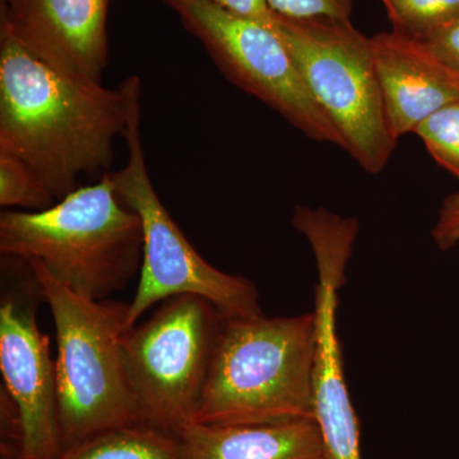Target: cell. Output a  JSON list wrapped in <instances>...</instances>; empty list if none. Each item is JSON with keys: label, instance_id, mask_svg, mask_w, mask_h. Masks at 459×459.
I'll return each mask as SVG.
<instances>
[{"label": "cell", "instance_id": "obj_1", "mask_svg": "<svg viewBox=\"0 0 459 459\" xmlns=\"http://www.w3.org/2000/svg\"><path fill=\"white\" fill-rule=\"evenodd\" d=\"M129 108L128 80L108 89L57 72L0 27V152L25 162L54 199L108 172Z\"/></svg>", "mask_w": 459, "mask_h": 459}, {"label": "cell", "instance_id": "obj_2", "mask_svg": "<svg viewBox=\"0 0 459 459\" xmlns=\"http://www.w3.org/2000/svg\"><path fill=\"white\" fill-rule=\"evenodd\" d=\"M314 312L223 318L193 424L270 425L314 419Z\"/></svg>", "mask_w": 459, "mask_h": 459}, {"label": "cell", "instance_id": "obj_3", "mask_svg": "<svg viewBox=\"0 0 459 459\" xmlns=\"http://www.w3.org/2000/svg\"><path fill=\"white\" fill-rule=\"evenodd\" d=\"M0 253L40 262L75 294L108 300L140 273L143 229L107 172L48 210L2 212Z\"/></svg>", "mask_w": 459, "mask_h": 459}, {"label": "cell", "instance_id": "obj_4", "mask_svg": "<svg viewBox=\"0 0 459 459\" xmlns=\"http://www.w3.org/2000/svg\"><path fill=\"white\" fill-rule=\"evenodd\" d=\"M56 325L63 451L108 429L143 425L123 360L129 303L75 294L38 261H25Z\"/></svg>", "mask_w": 459, "mask_h": 459}, {"label": "cell", "instance_id": "obj_5", "mask_svg": "<svg viewBox=\"0 0 459 459\" xmlns=\"http://www.w3.org/2000/svg\"><path fill=\"white\" fill-rule=\"evenodd\" d=\"M128 83L131 108L123 134L128 159L122 169L108 175L117 198L140 216L143 229V259L137 291L129 303V328L153 305L179 295L202 296L226 318L263 314L255 283L205 262L157 195L142 143L141 78L131 75Z\"/></svg>", "mask_w": 459, "mask_h": 459}, {"label": "cell", "instance_id": "obj_6", "mask_svg": "<svg viewBox=\"0 0 459 459\" xmlns=\"http://www.w3.org/2000/svg\"><path fill=\"white\" fill-rule=\"evenodd\" d=\"M274 31L285 44L340 147L369 174H379L397 140L386 122L370 38L351 21L277 16Z\"/></svg>", "mask_w": 459, "mask_h": 459}, {"label": "cell", "instance_id": "obj_7", "mask_svg": "<svg viewBox=\"0 0 459 459\" xmlns=\"http://www.w3.org/2000/svg\"><path fill=\"white\" fill-rule=\"evenodd\" d=\"M223 318L207 299L179 295L124 333V365L146 425L179 437L195 422Z\"/></svg>", "mask_w": 459, "mask_h": 459}, {"label": "cell", "instance_id": "obj_8", "mask_svg": "<svg viewBox=\"0 0 459 459\" xmlns=\"http://www.w3.org/2000/svg\"><path fill=\"white\" fill-rule=\"evenodd\" d=\"M214 65L238 89L261 100L310 140L340 147L327 117L274 30L210 0H165Z\"/></svg>", "mask_w": 459, "mask_h": 459}, {"label": "cell", "instance_id": "obj_9", "mask_svg": "<svg viewBox=\"0 0 459 459\" xmlns=\"http://www.w3.org/2000/svg\"><path fill=\"white\" fill-rule=\"evenodd\" d=\"M27 267V273L3 271L0 370L20 413L22 458L56 459L63 452L56 360L38 325L40 287Z\"/></svg>", "mask_w": 459, "mask_h": 459}, {"label": "cell", "instance_id": "obj_10", "mask_svg": "<svg viewBox=\"0 0 459 459\" xmlns=\"http://www.w3.org/2000/svg\"><path fill=\"white\" fill-rule=\"evenodd\" d=\"M0 27L57 72L99 81L108 63L110 0H0Z\"/></svg>", "mask_w": 459, "mask_h": 459}, {"label": "cell", "instance_id": "obj_11", "mask_svg": "<svg viewBox=\"0 0 459 459\" xmlns=\"http://www.w3.org/2000/svg\"><path fill=\"white\" fill-rule=\"evenodd\" d=\"M386 122L395 140L435 111L459 101V75L415 39L383 31L370 38Z\"/></svg>", "mask_w": 459, "mask_h": 459}, {"label": "cell", "instance_id": "obj_12", "mask_svg": "<svg viewBox=\"0 0 459 459\" xmlns=\"http://www.w3.org/2000/svg\"><path fill=\"white\" fill-rule=\"evenodd\" d=\"M179 437L188 459H325L316 420L270 425L190 424Z\"/></svg>", "mask_w": 459, "mask_h": 459}, {"label": "cell", "instance_id": "obj_13", "mask_svg": "<svg viewBox=\"0 0 459 459\" xmlns=\"http://www.w3.org/2000/svg\"><path fill=\"white\" fill-rule=\"evenodd\" d=\"M56 459H188L178 435L150 425L108 429L65 449Z\"/></svg>", "mask_w": 459, "mask_h": 459}, {"label": "cell", "instance_id": "obj_14", "mask_svg": "<svg viewBox=\"0 0 459 459\" xmlns=\"http://www.w3.org/2000/svg\"><path fill=\"white\" fill-rule=\"evenodd\" d=\"M392 30L411 39L424 38L459 18V0H382Z\"/></svg>", "mask_w": 459, "mask_h": 459}, {"label": "cell", "instance_id": "obj_15", "mask_svg": "<svg viewBox=\"0 0 459 459\" xmlns=\"http://www.w3.org/2000/svg\"><path fill=\"white\" fill-rule=\"evenodd\" d=\"M54 197L35 172L16 156L0 152V205L21 207L29 212L48 210Z\"/></svg>", "mask_w": 459, "mask_h": 459}, {"label": "cell", "instance_id": "obj_16", "mask_svg": "<svg viewBox=\"0 0 459 459\" xmlns=\"http://www.w3.org/2000/svg\"><path fill=\"white\" fill-rule=\"evenodd\" d=\"M413 133L437 164L459 178V101L435 111Z\"/></svg>", "mask_w": 459, "mask_h": 459}, {"label": "cell", "instance_id": "obj_17", "mask_svg": "<svg viewBox=\"0 0 459 459\" xmlns=\"http://www.w3.org/2000/svg\"><path fill=\"white\" fill-rule=\"evenodd\" d=\"M267 3L274 14L280 17L351 21L356 0H267Z\"/></svg>", "mask_w": 459, "mask_h": 459}, {"label": "cell", "instance_id": "obj_18", "mask_svg": "<svg viewBox=\"0 0 459 459\" xmlns=\"http://www.w3.org/2000/svg\"><path fill=\"white\" fill-rule=\"evenodd\" d=\"M444 66L459 75V18L449 25L415 39Z\"/></svg>", "mask_w": 459, "mask_h": 459}, {"label": "cell", "instance_id": "obj_19", "mask_svg": "<svg viewBox=\"0 0 459 459\" xmlns=\"http://www.w3.org/2000/svg\"><path fill=\"white\" fill-rule=\"evenodd\" d=\"M431 237L435 246L443 252L451 250L459 243V192L444 199Z\"/></svg>", "mask_w": 459, "mask_h": 459}, {"label": "cell", "instance_id": "obj_20", "mask_svg": "<svg viewBox=\"0 0 459 459\" xmlns=\"http://www.w3.org/2000/svg\"><path fill=\"white\" fill-rule=\"evenodd\" d=\"M210 2L228 9L238 16L255 21L268 29L274 30L276 26L277 16L268 5L267 0H210Z\"/></svg>", "mask_w": 459, "mask_h": 459}, {"label": "cell", "instance_id": "obj_21", "mask_svg": "<svg viewBox=\"0 0 459 459\" xmlns=\"http://www.w3.org/2000/svg\"><path fill=\"white\" fill-rule=\"evenodd\" d=\"M2 459H23L22 455H5V457H2Z\"/></svg>", "mask_w": 459, "mask_h": 459}]
</instances>
